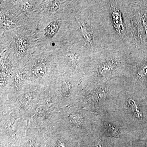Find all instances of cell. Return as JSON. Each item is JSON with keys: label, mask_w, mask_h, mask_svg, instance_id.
Here are the masks:
<instances>
[{"label": "cell", "mask_w": 147, "mask_h": 147, "mask_svg": "<svg viewBox=\"0 0 147 147\" xmlns=\"http://www.w3.org/2000/svg\"><path fill=\"white\" fill-rule=\"evenodd\" d=\"M76 88L74 77L59 74L49 88L54 104L60 109L70 107L75 96Z\"/></svg>", "instance_id": "cell-8"}, {"label": "cell", "mask_w": 147, "mask_h": 147, "mask_svg": "<svg viewBox=\"0 0 147 147\" xmlns=\"http://www.w3.org/2000/svg\"><path fill=\"white\" fill-rule=\"evenodd\" d=\"M50 96L49 89H46L28 82L13 99L1 105V112L12 111L28 120L37 105Z\"/></svg>", "instance_id": "cell-4"}, {"label": "cell", "mask_w": 147, "mask_h": 147, "mask_svg": "<svg viewBox=\"0 0 147 147\" xmlns=\"http://www.w3.org/2000/svg\"><path fill=\"white\" fill-rule=\"evenodd\" d=\"M57 125L74 136L86 128L88 120L83 112L68 107L60 109Z\"/></svg>", "instance_id": "cell-10"}, {"label": "cell", "mask_w": 147, "mask_h": 147, "mask_svg": "<svg viewBox=\"0 0 147 147\" xmlns=\"http://www.w3.org/2000/svg\"><path fill=\"white\" fill-rule=\"evenodd\" d=\"M71 7L61 13L54 15L38 13L37 19L31 27L35 36L38 49L55 51L67 42L68 19Z\"/></svg>", "instance_id": "cell-1"}, {"label": "cell", "mask_w": 147, "mask_h": 147, "mask_svg": "<svg viewBox=\"0 0 147 147\" xmlns=\"http://www.w3.org/2000/svg\"><path fill=\"white\" fill-rule=\"evenodd\" d=\"M29 84L48 89L60 74L55 51L37 49L25 66Z\"/></svg>", "instance_id": "cell-3"}, {"label": "cell", "mask_w": 147, "mask_h": 147, "mask_svg": "<svg viewBox=\"0 0 147 147\" xmlns=\"http://www.w3.org/2000/svg\"><path fill=\"white\" fill-rule=\"evenodd\" d=\"M60 109L54 104L52 97L37 105L28 120V123L46 131L57 125Z\"/></svg>", "instance_id": "cell-7"}, {"label": "cell", "mask_w": 147, "mask_h": 147, "mask_svg": "<svg viewBox=\"0 0 147 147\" xmlns=\"http://www.w3.org/2000/svg\"><path fill=\"white\" fill-rule=\"evenodd\" d=\"M27 24L28 19L21 11L19 1H1V34L26 26Z\"/></svg>", "instance_id": "cell-9"}, {"label": "cell", "mask_w": 147, "mask_h": 147, "mask_svg": "<svg viewBox=\"0 0 147 147\" xmlns=\"http://www.w3.org/2000/svg\"><path fill=\"white\" fill-rule=\"evenodd\" d=\"M1 147H16L28 127L26 119L12 111L1 113Z\"/></svg>", "instance_id": "cell-5"}, {"label": "cell", "mask_w": 147, "mask_h": 147, "mask_svg": "<svg viewBox=\"0 0 147 147\" xmlns=\"http://www.w3.org/2000/svg\"><path fill=\"white\" fill-rule=\"evenodd\" d=\"M37 49L33 32L28 27L6 31L1 34V52L5 53L14 68H23Z\"/></svg>", "instance_id": "cell-2"}, {"label": "cell", "mask_w": 147, "mask_h": 147, "mask_svg": "<svg viewBox=\"0 0 147 147\" xmlns=\"http://www.w3.org/2000/svg\"><path fill=\"white\" fill-rule=\"evenodd\" d=\"M45 131L28 123L26 131L16 147H45Z\"/></svg>", "instance_id": "cell-12"}, {"label": "cell", "mask_w": 147, "mask_h": 147, "mask_svg": "<svg viewBox=\"0 0 147 147\" xmlns=\"http://www.w3.org/2000/svg\"><path fill=\"white\" fill-rule=\"evenodd\" d=\"M45 134V147H76L74 136L58 125Z\"/></svg>", "instance_id": "cell-11"}, {"label": "cell", "mask_w": 147, "mask_h": 147, "mask_svg": "<svg viewBox=\"0 0 147 147\" xmlns=\"http://www.w3.org/2000/svg\"><path fill=\"white\" fill-rule=\"evenodd\" d=\"M79 50L74 43L68 41L55 50L57 68L60 74H67L74 78L80 72L84 58Z\"/></svg>", "instance_id": "cell-6"}, {"label": "cell", "mask_w": 147, "mask_h": 147, "mask_svg": "<svg viewBox=\"0 0 147 147\" xmlns=\"http://www.w3.org/2000/svg\"><path fill=\"white\" fill-rule=\"evenodd\" d=\"M72 2L69 1H38L37 13L44 15H54L70 8Z\"/></svg>", "instance_id": "cell-13"}]
</instances>
